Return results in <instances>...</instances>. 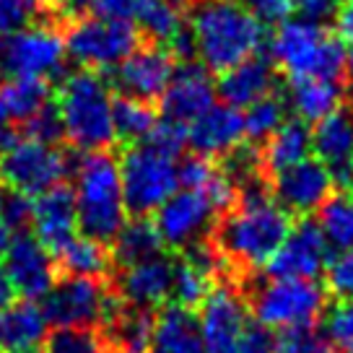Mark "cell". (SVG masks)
I'll return each instance as SVG.
<instances>
[{"instance_id": "obj_36", "label": "cell", "mask_w": 353, "mask_h": 353, "mask_svg": "<svg viewBox=\"0 0 353 353\" xmlns=\"http://www.w3.org/2000/svg\"><path fill=\"white\" fill-rule=\"evenodd\" d=\"M138 21L143 23V32L154 39V44H174L176 37L185 32L174 3L169 0H154Z\"/></svg>"}, {"instance_id": "obj_34", "label": "cell", "mask_w": 353, "mask_h": 353, "mask_svg": "<svg viewBox=\"0 0 353 353\" xmlns=\"http://www.w3.org/2000/svg\"><path fill=\"white\" fill-rule=\"evenodd\" d=\"M283 122H286L283 101L276 99V97H265V99L250 104L247 112H244V135L252 143H263Z\"/></svg>"}, {"instance_id": "obj_30", "label": "cell", "mask_w": 353, "mask_h": 353, "mask_svg": "<svg viewBox=\"0 0 353 353\" xmlns=\"http://www.w3.org/2000/svg\"><path fill=\"white\" fill-rule=\"evenodd\" d=\"M112 122H114V138L125 143H143L159 120L151 101L125 94L112 104Z\"/></svg>"}, {"instance_id": "obj_41", "label": "cell", "mask_w": 353, "mask_h": 353, "mask_svg": "<svg viewBox=\"0 0 353 353\" xmlns=\"http://www.w3.org/2000/svg\"><path fill=\"white\" fill-rule=\"evenodd\" d=\"M236 353H276V335L260 320H247L236 343Z\"/></svg>"}, {"instance_id": "obj_13", "label": "cell", "mask_w": 353, "mask_h": 353, "mask_svg": "<svg viewBox=\"0 0 353 353\" xmlns=\"http://www.w3.org/2000/svg\"><path fill=\"white\" fill-rule=\"evenodd\" d=\"M332 260L330 242L325 239L320 223L301 219L291 226L288 236L278 247V252L265 265V278H317L327 270Z\"/></svg>"}, {"instance_id": "obj_23", "label": "cell", "mask_w": 353, "mask_h": 353, "mask_svg": "<svg viewBox=\"0 0 353 353\" xmlns=\"http://www.w3.org/2000/svg\"><path fill=\"white\" fill-rule=\"evenodd\" d=\"M148 353H205L198 314L174 301L164 304L154 320Z\"/></svg>"}, {"instance_id": "obj_4", "label": "cell", "mask_w": 353, "mask_h": 353, "mask_svg": "<svg viewBox=\"0 0 353 353\" xmlns=\"http://www.w3.org/2000/svg\"><path fill=\"white\" fill-rule=\"evenodd\" d=\"M110 86L99 76L81 70L70 73L57 94V114L63 122V135L81 151H104L114 141Z\"/></svg>"}, {"instance_id": "obj_52", "label": "cell", "mask_w": 353, "mask_h": 353, "mask_svg": "<svg viewBox=\"0 0 353 353\" xmlns=\"http://www.w3.org/2000/svg\"><path fill=\"white\" fill-rule=\"evenodd\" d=\"M57 8H68V11H73V8H78V6H83L86 0H52Z\"/></svg>"}, {"instance_id": "obj_8", "label": "cell", "mask_w": 353, "mask_h": 353, "mask_svg": "<svg viewBox=\"0 0 353 353\" xmlns=\"http://www.w3.org/2000/svg\"><path fill=\"white\" fill-rule=\"evenodd\" d=\"M76 166L70 156L55 143L44 141H16L0 154V185L13 188L23 195H42L65 182Z\"/></svg>"}, {"instance_id": "obj_25", "label": "cell", "mask_w": 353, "mask_h": 353, "mask_svg": "<svg viewBox=\"0 0 353 353\" xmlns=\"http://www.w3.org/2000/svg\"><path fill=\"white\" fill-rule=\"evenodd\" d=\"M47 338V320L34 301L23 299L0 312V348L8 353L39 351Z\"/></svg>"}, {"instance_id": "obj_24", "label": "cell", "mask_w": 353, "mask_h": 353, "mask_svg": "<svg viewBox=\"0 0 353 353\" xmlns=\"http://www.w3.org/2000/svg\"><path fill=\"white\" fill-rule=\"evenodd\" d=\"M273 83H276V76H273V68L268 60H260L254 55L250 60H244L239 65L229 68L221 73V81L216 91L221 94L223 104L229 107H250L254 101L270 97L273 91Z\"/></svg>"}, {"instance_id": "obj_10", "label": "cell", "mask_w": 353, "mask_h": 353, "mask_svg": "<svg viewBox=\"0 0 353 353\" xmlns=\"http://www.w3.org/2000/svg\"><path fill=\"white\" fill-rule=\"evenodd\" d=\"M138 47V34L130 21H114L104 16L78 19L65 34L68 55L78 65L101 70L117 68Z\"/></svg>"}, {"instance_id": "obj_37", "label": "cell", "mask_w": 353, "mask_h": 353, "mask_svg": "<svg viewBox=\"0 0 353 353\" xmlns=\"http://www.w3.org/2000/svg\"><path fill=\"white\" fill-rule=\"evenodd\" d=\"M322 330L335 353H353V301L335 299L322 314Z\"/></svg>"}, {"instance_id": "obj_39", "label": "cell", "mask_w": 353, "mask_h": 353, "mask_svg": "<svg viewBox=\"0 0 353 353\" xmlns=\"http://www.w3.org/2000/svg\"><path fill=\"white\" fill-rule=\"evenodd\" d=\"M325 276H327V288L332 296L353 301V250H345L338 257H332Z\"/></svg>"}, {"instance_id": "obj_43", "label": "cell", "mask_w": 353, "mask_h": 353, "mask_svg": "<svg viewBox=\"0 0 353 353\" xmlns=\"http://www.w3.org/2000/svg\"><path fill=\"white\" fill-rule=\"evenodd\" d=\"M219 166L210 164V159L205 156H192V159H185L179 164V185L185 190H203L210 185V179L216 176Z\"/></svg>"}, {"instance_id": "obj_15", "label": "cell", "mask_w": 353, "mask_h": 353, "mask_svg": "<svg viewBox=\"0 0 353 353\" xmlns=\"http://www.w3.org/2000/svg\"><path fill=\"white\" fill-rule=\"evenodd\" d=\"M332 190H335V182H332L330 169L320 159H304L273 174L270 195L288 216L307 219L309 213L322 208V203L330 198Z\"/></svg>"}, {"instance_id": "obj_29", "label": "cell", "mask_w": 353, "mask_h": 353, "mask_svg": "<svg viewBox=\"0 0 353 353\" xmlns=\"http://www.w3.org/2000/svg\"><path fill=\"white\" fill-rule=\"evenodd\" d=\"M52 260L63 276L110 281L112 270H114L110 247L94 242L88 236H73L60 252L52 254Z\"/></svg>"}, {"instance_id": "obj_55", "label": "cell", "mask_w": 353, "mask_h": 353, "mask_svg": "<svg viewBox=\"0 0 353 353\" xmlns=\"http://www.w3.org/2000/svg\"><path fill=\"white\" fill-rule=\"evenodd\" d=\"M169 3H185V0H169Z\"/></svg>"}, {"instance_id": "obj_56", "label": "cell", "mask_w": 353, "mask_h": 353, "mask_svg": "<svg viewBox=\"0 0 353 353\" xmlns=\"http://www.w3.org/2000/svg\"><path fill=\"white\" fill-rule=\"evenodd\" d=\"M21 353H39V351H21Z\"/></svg>"}, {"instance_id": "obj_49", "label": "cell", "mask_w": 353, "mask_h": 353, "mask_svg": "<svg viewBox=\"0 0 353 353\" xmlns=\"http://www.w3.org/2000/svg\"><path fill=\"white\" fill-rule=\"evenodd\" d=\"M13 296H16V291H13L8 276H6V268L0 265V312L8 307V304H13Z\"/></svg>"}, {"instance_id": "obj_46", "label": "cell", "mask_w": 353, "mask_h": 353, "mask_svg": "<svg viewBox=\"0 0 353 353\" xmlns=\"http://www.w3.org/2000/svg\"><path fill=\"white\" fill-rule=\"evenodd\" d=\"M341 0H291V11L299 13V19L312 23H325L338 13Z\"/></svg>"}, {"instance_id": "obj_12", "label": "cell", "mask_w": 353, "mask_h": 353, "mask_svg": "<svg viewBox=\"0 0 353 353\" xmlns=\"http://www.w3.org/2000/svg\"><path fill=\"white\" fill-rule=\"evenodd\" d=\"M219 208L200 190H176L161 208L156 210V229L169 252H179L188 244L210 236Z\"/></svg>"}, {"instance_id": "obj_26", "label": "cell", "mask_w": 353, "mask_h": 353, "mask_svg": "<svg viewBox=\"0 0 353 353\" xmlns=\"http://www.w3.org/2000/svg\"><path fill=\"white\" fill-rule=\"evenodd\" d=\"M164 250L166 247L161 242V236H159V229H156V223L148 216H132V221H125L120 234L110 244L114 270L161 257Z\"/></svg>"}, {"instance_id": "obj_48", "label": "cell", "mask_w": 353, "mask_h": 353, "mask_svg": "<svg viewBox=\"0 0 353 353\" xmlns=\"http://www.w3.org/2000/svg\"><path fill=\"white\" fill-rule=\"evenodd\" d=\"M335 21H338L341 37H345V39L353 42V0H341L338 13H335Z\"/></svg>"}, {"instance_id": "obj_16", "label": "cell", "mask_w": 353, "mask_h": 353, "mask_svg": "<svg viewBox=\"0 0 353 353\" xmlns=\"http://www.w3.org/2000/svg\"><path fill=\"white\" fill-rule=\"evenodd\" d=\"M3 268L13 291L29 301L42 299L57 281V268L50 250L29 232H19L11 236Z\"/></svg>"}, {"instance_id": "obj_22", "label": "cell", "mask_w": 353, "mask_h": 353, "mask_svg": "<svg viewBox=\"0 0 353 353\" xmlns=\"http://www.w3.org/2000/svg\"><path fill=\"white\" fill-rule=\"evenodd\" d=\"M244 114L229 104H213L188 125V143L198 156H226L242 143Z\"/></svg>"}, {"instance_id": "obj_57", "label": "cell", "mask_w": 353, "mask_h": 353, "mask_svg": "<svg viewBox=\"0 0 353 353\" xmlns=\"http://www.w3.org/2000/svg\"><path fill=\"white\" fill-rule=\"evenodd\" d=\"M0 353H3V348H0Z\"/></svg>"}, {"instance_id": "obj_42", "label": "cell", "mask_w": 353, "mask_h": 353, "mask_svg": "<svg viewBox=\"0 0 353 353\" xmlns=\"http://www.w3.org/2000/svg\"><path fill=\"white\" fill-rule=\"evenodd\" d=\"M86 3L97 11V16L114 21H132L141 19L154 0H86Z\"/></svg>"}, {"instance_id": "obj_38", "label": "cell", "mask_w": 353, "mask_h": 353, "mask_svg": "<svg viewBox=\"0 0 353 353\" xmlns=\"http://www.w3.org/2000/svg\"><path fill=\"white\" fill-rule=\"evenodd\" d=\"M32 213H34V203L29 200V195L0 185V221L8 229L23 232V226L32 223Z\"/></svg>"}, {"instance_id": "obj_7", "label": "cell", "mask_w": 353, "mask_h": 353, "mask_svg": "<svg viewBox=\"0 0 353 353\" xmlns=\"http://www.w3.org/2000/svg\"><path fill=\"white\" fill-rule=\"evenodd\" d=\"M122 195L128 213L148 216L164 205L179 188V164L151 143H132L120 161Z\"/></svg>"}, {"instance_id": "obj_11", "label": "cell", "mask_w": 353, "mask_h": 353, "mask_svg": "<svg viewBox=\"0 0 353 353\" xmlns=\"http://www.w3.org/2000/svg\"><path fill=\"white\" fill-rule=\"evenodd\" d=\"M110 296V281L63 276L42 296L39 309L52 327H99Z\"/></svg>"}, {"instance_id": "obj_21", "label": "cell", "mask_w": 353, "mask_h": 353, "mask_svg": "<svg viewBox=\"0 0 353 353\" xmlns=\"http://www.w3.org/2000/svg\"><path fill=\"white\" fill-rule=\"evenodd\" d=\"M34 236L50 250V254L60 252L78 229L76 219V195L68 185H57V188L47 190L34 200Z\"/></svg>"}, {"instance_id": "obj_3", "label": "cell", "mask_w": 353, "mask_h": 353, "mask_svg": "<svg viewBox=\"0 0 353 353\" xmlns=\"http://www.w3.org/2000/svg\"><path fill=\"white\" fill-rule=\"evenodd\" d=\"M76 219L83 236L110 247L128 221L120 164L104 151L83 156L76 164Z\"/></svg>"}, {"instance_id": "obj_31", "label": "cell", "mask_w": 353, "mask_h": 353, "mask_svg": "<svg viewBox=\"0 0 353 353\" xmlns=\"http://www.w3.org/2000/svg\"><path fill=\"white\" fill-rule=\"evenodd\" d=\"M320 229L325 239L341 252L353 250V190L332 192L320 208Z\"/></svg>"}, {"instance_id": "obj_33", "label": "cell", "mask_w": 353, "mask_h": 353, "mask_svg": "<svg viewBox=\"0 0 353 353\" xmlns=\"http://www.w3.org/2000/svg\"><path fill=\"white\" fill-rule=\"evenodd\" d=\"M39 353H107L99 327H55L47 332Z\"/></svg>"}, {"instance_id": "obj_40", "label": "cell", "mask_w": 353, "mask_h": 353, "mask_svg": "<svg viewBox=\"0 0 353 353\" xmlns=\"http://www.w3.org/2000/svg\"><path fill=\"white\" fill-rule=\"evenodd\" d=\"M145 143H151L154 148H159V151H164V154L176 159V156L182 154V148L188 145V128L185 125H176L172 120L156 122V128L145 138Z\"/></svg>"}, {"instance_id": "obj_27", "label": "cell", "mask_w": 353, "mask_h": 353, "mask_svg": "<svg viewBox=\"0 0 353 353\" xmlns=\"http://www.w3.org/2000/svg\"><path fill=\"white\" fill-rule=\"evenodd\" d=\"M309 151H312L309 125L301 120H286L265 141L263 151H260V164H263L265 176H273L288 166L309 159Z\"/></svg>"}, {"instance_id": "obj_53", "label": "cell", "mask_w": 353, "mask_h": 353, "mask_svg": "<svg viewBox=\"0 0 353 353\" xmlns=\"http://www.w3.org/2000/svg\"><path fill=\"white\" fill-rule=\"evenodd\" d=\"M26 3L32 6L34 11H39V8H42V6H44V0H26Z\"/></svg>"}, {"instance_id": "obj_20", "label": "cell", "mask_w": 353, "mask_h": 353, "mask_svg": "<svg viewBox=\"0 0 353 353\" xmlns=\"http://www.w3.org/2000/svg\"><path fill=\"white\" fill-rule=\"evenodd\" d=\"M47 81H29V78H6L0 81V154L11 148L19 138V130L39 110L47 107Z\"/></svg>"}, {"instance_id": "obj_6", "label": "cell", "mask_w": 353, "mask_h": 353, "mask_svg": "<svg viewBox=\"0 0 353 353\" xmlns=\"http://www.w3.org/2000/svg\"><path fill=\"white\" fill-rule=\"evenodd\" d=\"M276 65L288 78H330L338 81L345 63V50L322 23L291 19L270 42Z\"/></svg>"}, {"instance_id": "obj_14", "label": "cell", "mask_w": 353, "mask_h": 353, "mask_svg": "<svg viewBox=\"0 0 353 353\" xmlns=\"http://www.w3.org/2000/svg\"><path fill=\"white\" fill-rule=\"evenodd\" d=\"M247 299L236 283H216L200 304V335L205 353H236V343L247 325Z\"/></svg>"}, {"instance_id": "obj_35", "label": "cell", "mask_w": 353, "mask_h": 353, "mask_svg": "<svg viewBox=\"0 0 353 353\" xmlns=\"http://www.w3.org/2000/svg\"><path fill=\"white\" fill-rule=\"evenodd\" d=\"M276 353H335L320 322L314 325H294L281 327L276 335Z\"/></svg>"}, {"instance_id": "obj_51", "label": "cell", "mask_w": 353, "mask_h": 353, "mask_svg": "<svg viewBox=\"0 0 353 353\" xmlns=\"http://www.w3.org/2000/svg\"><path fill=\"white\" fill-rule=\"evenodd\" d=\"M8 244H11V229H8V226L0 221V254H6Z\"/></svg>"}, {"instance_id": "obj_5", "label": "cell", "mask_w": 353, "mask_h": 353, "mask_svg": "<svg viewBox=\"0 0 353 353\" xmlns=\"http://www.w3.org/2000/svg\"><path fill=\"white\" fill-rule=\"evenodd\" d=\"M239 288L247 307L254 312V320L268 327L314 325L330 304L325 286L309 278H263L260 273H252Z\"/></svg>"}, {"instance_id": "obj_54", "label": "cell", "mask_w": 353, "mask_h": 353, "mask_svg": "<svg viewBox=\"0 0 353 353\" xmlns=\"http://www.w3.org/2000/svg\"><path fill=\"white\" fill-rule=\"evenodd\" d=\"M107 353H138V351H110V348H107Z\"/></svg>"}, {"instance_id": "obj_32", "label": "cell", "mask_w": 353, "mask_h": 353, "mask_svg": "<svg viewBox=\"0 0 353 353\" xmlns=\"http://www.w3.org/2000/svg\"><path fill=\"white\" fill-rule=\"evenodd\" d=\"M172 257H174V278H172V299H174V304L188 309L200 307L205 301V296L213 291L216 281L205 276L190 260H185L182 254L172 252Z\"/></svg>"}, {"instance_id": "obj_50", "label": "cell", "mask_w": 353, "mask_h": 353, "mask_svg": "<svg viewBox=\"0 0 353 353\" xmlns=\"http://www.w3.org/2000/svg\"><path fill=\"white\" fill-rule=\"evenodd\" d=\"M343 73H345V83H348V88L353 91V44L351 50L345 52V63H343Z\"/></svg>"}, {"instance_id": "obj_19", "label": "cell", "mask_w": 353, "mask_h": 353, "mask_svg": "<svg viewBox=\"0 0 353 353\" xmlns=\"http://www.w3.org/2000/svg\"><path fill=\"white\" fill-rule=\"evenodd\" d=\"M213 104H216V86L210 81L208 70L195 63L176 68L169 86L161 94L164 120H172L185 128Z\"/></svg>"}, {"instance_id": "obj_18", "label": "cell", "mask_w": 353, "mask_h": 353, "mask_svg": "<svg viewBox=\"0 0 353 353\" xmlns=\"http://www.w3.org/2000/svg\"><path fill=\"white\" fill-rule=\"evenodd\" d=\"M174 57L161 44L135 47L117 65V83L128 97L151 101L164 94L174 76Z\"/></svg>"}, {"instance_id": "obj_44", "label": "cell", "mask_w": 353, "mask_h": 353, "mask_svg": "<svg viewBox=\"0 0 353 353\" xmlns=\"http://www.w3.org/2000/svg\"><path fill=\"white\" fill-rule=\"evenodd\" d=\"M34 8L26 0H0V39L29 26Z\"/></svg>"}, {"instance_id": "obj_45", "label": "cell", "mask_w": 353, "mask_h": 353, "mask_svg": "<svg viewBox=\"0 0 353 353\" xmlns=\"http://www.w3.org/2000/svg\"><path fill=\"white\" fill-rule=\"evenodd\" d=\"M26 132L34 141H44V143H55L63 138V122H60V114H57L55 107H44L32 117V122L26 125Z\"/></svg>"}, {"instance_id": "obj_1", "label": "cell", "mask_w": 353, "mask_h": 353, "mask_svg": "<svg viewBox=\"0 0 353 353\" xmlns=\"http://www.w3.org/2000/svg\"><path fill=\"white\" fill-rule=\"evenodd\" d=\"M291 232V216L278 205L268 179H254L239 188L234 208L221 213L210 239L232 270L234 283L270 263Z\"/></svg>"}, {"instance_id": "obj_47", "label": "cell", "mask_w": 353, "mask_h": 353, "mask_svg": "<svg viewBox=\"0 0 353 353\" xmlns=\"http://www.w3.org/2000/svg\"><path fill=\"white\" fill-rule=\"evenodd\" d=\"M263 21H278L291 11V0H239Z\"/></svg>"}, {"instance_id": "obj_9", "label": "cell", "mask_w": 353, "mask_h": 353, "mask_svg": "<svg viewBox=\"0 0 353 353\" xmlns=\"http://www.w3.org/2000/svg\"><path fill=\"white\" fill-rule=\"evenodd\" d=\"M65 55V37L57 29L29 23L0 39V76L47 81L63 70Z\"/></svg>"}, {"instance_id": "obj_28", "label": "cell", "mask_w": 353, "mask_h": 353, "mask_svg": "<svg viewBox=\"0 0 353 353\" xmlns=\"http://www.w3.org/2000/svg\"><path fill=\"white\" fill-rule=\"evenodd\" d=\"M343 91L330 78H291L288 104L301 122H322L341 110Z\"/></svg>"}, {"instance_id": "obj_2", "label": "cell", "mask_w": 353, "mask_h": 353, "mask_svg": "<svg viewBox=\"0 0 353 353\" xmlns=\"http://www.w3.org/2000/svg\"><path fill=\"white\" fill-rule=\"evenodd\" d=\"M188 34L192 55L216 73L254 57L265 42L263 19L239 0H198L190 11Z\"/></svg>"}, {"instance_id": "obj_17", "label": "cell", "mask_w": 353, "mask_h": 353, "mask_svg": "<svg viewBox=\"0 0 353 353\" xmlns=\"http://www.w3.org/2000/svg\"><path fill=\"white\" fill-rule=\"evenodd\" d=\"M172 278H174V257L161 254L145 263L112 270L110 286L125 304L154 312L172 299Z\"/></svg>"}]
</instances>
